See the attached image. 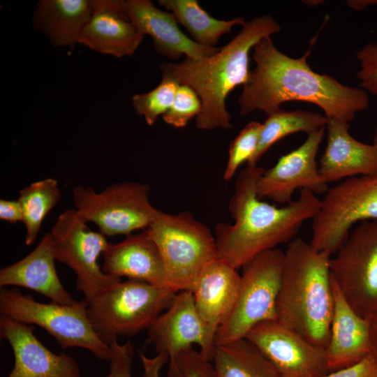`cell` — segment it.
<instances>
[{
    "label": "cell",
    "instance_id": "40",
    "mask_svg": "<svg viewBox=\"0 0 377 377\" xmlns=\"http://www.w3.org/2000/svg\"><path fill=\"white\" fill-rule=\"evenodd\" d=\"M302 2H303L304 3L306 4V5H309L310 6H314L316 5H318L319 3H322L323 2V1H319V0H316V1H302Z\"/></svg>",
    "mask_w": 377,
    "mask_h": 377
},
{
    "label": "cell",
    "instance_id": "23",
    "mask_svg": "<svg viewBox=\"0 0 377 377\" xmlns=\"http://www.w3.org/2000/svg\"><path fill=\"white\" fill-rule=\"evenodd\" d=\"M49 233L27 256L0 269V286L27 288L50 298L52 302L71 305L76 301L64 288L55 268Z\"/></svg>",
    "mask_w": 377,
    "mask_h": 377
},
{
    "label": "cell",
    "instance_id": "37",
    "mask_svg": "<svg viewBox=\"0 0 377 377\" xmlns=\"http://www.w3.org/2000/svg\"><path fill=\"white\" fill-rule=\"evenodd\" d=\"M0 219L11 223L23 221V212L17 200H0Z\"/></svg>",
    "mask_w": 377,
    "mask_h": 377
},
{
    "label": "cell",
    "instance_id": "36",
    "mask_svg": "<svg viewBox=\"0 0 377 377\" xmlns=\"http://www.w3.org/2000/svg\"><path fill=\"white\" fill-rule=\"evenodd\" d=\"M139 356L143 368L142 377H160L162 367L169 360L165 353H158L154 357H149L139 352Z\"/></svg>",
    "mask_w": 377,
    "mask_h": 377
},
{
    "label": "cell",
    "instance_id": "15",
    "mask_svg": "<svg viewBox=\"0 0 377 377\" xmlns=\"http://www.w3.org/2000/svg\"><path fill=\"white\" fill-rule=\"evenodd\" d=\"M325 133V127L307 135L297 149L282 156L276 164L260 176L256 186L260 199L269 198L287 205L297 189H307L316 195L325 193L327 184L321 177L316 156Z\"/></svg>",
    "mask_w": 377,
    "mask_h": 377
},
{
    "label": "cell",
    "instance_id": "41",
    "mask_svg": "<svg viewBox=\"0 0 377 377\" xmlns=\"http://www.w3.org/2000/svg\"><path fill=\"white\" fill-rule=\"evenodd\" d=\"M373 145L375 146V147L377 149V126H376L375 133H374V136Z\"/></svg>",
    "mask_w": 377,
    "mask_h": 377
},
{
    "label": "cell",
    "instance_id": "31",
    "mask_svg": "<svg viewBox=\"0 0 377 377\" xmlns=\"http://www.w3.org/2000/svg\"><path fill=\"white\" fill-rule=\"evenodd\" d=\"M202 104L197 93L190 87L179 84L170 108L163 115L165 123L176 128L184 127L201 113Z\"/></svg>",
    "mask_w": 377,
    "mask_h": 377
},
{
    "label": "cell",
    "instance_id": "39",
    "mask_svg": "<svg viewBox=\"0 0 377 377\" xmlns=\"http://www.w3.org/2000/svg\"><path fill=\"white\" fill-rule=\"evenodd\" d=\"M347 5L355 10H362L369 6H377V0H348Z\"/></svg>",
    "mask_w": 377,
    "mask_h": 377
},
{
    "label": "cell",
    "instance_id": "29",
    "mask_svg": "<svg viewBox=\"0 0 377 377\" xmlns=\"http://www.w3.org/2000/svg\"><path fill=\"white\" fill-rule=\"evenodd\" d=\"M179 84L162 76L161 82L152 90L132 98L136 113L144 117L149 126L153 125L160 115H163L172 106Z\"/></svg>",
    "mask_w": 377,
    "mask_h": 377
},
{
    "label": "cell",
    "instance_id": "1",
    "mask_svg": "<svg viewBox=\"0 0 377 377\" xmlns=\"http://www.w3.org/2000/svg\"><path fill=\"white\" fill-rule=\"evenodd\" d=\"M316 38L299 58L279 50L270 36L254 45L256 66L250 71L238 98L241 115L261 110L269 116L280 110L282 103L297 101L314 104L327 119L349 125L357 113L368 108L369 94L365 90L344 85L310 68L307 58Z\"/></svg>",
    "mask_w": 377,
    "mask_h": 377
},
{
    "label": "cell",
    "instance_id": "5",
    "mask_svg": "<svg viewBox=\"0 0 377 377\" xmlns=\"http://www.w3.org/2000/svg\"><path fill=\"white\" fill-rule=\"evenodd\" d=\"M144 230L156 245L168 286L175 292H192L204 269L218 259L214 235L188 212L161 211Z\"/></svg>",
    "mask_w": 377,
    "mask_h": 377
},
{
    "label": "cell",
    "instance_id": "38",
    "mask_svg": "<svg viewBox=\"0 0 377 377\" xmlns=\"http://www.w3.org/2000/svg\"><path fill=\"white\" fill-rule=\"evenodd\" d=\"M369 327V338L371 354L377 360V315L368 319Z\"/></svg>",
    "mask_w": 377,
    "mask_h": 377
},
{
    "label": "cell",
    "instance_id": "9",
    "mask_svg": "<svg viewBox=\"0 0 377 377\" xmlns=\"http://www.w3.org/2000/svg\"><path fill=\"white\" fill-rule=\"evenodd\" d=\"M75 209L85 221L94 223L105 236L129 235L145 230L161 211L149 200V186L124 182L96 193L90 186H78L73 191Z\"/></svg>",
    "mask_w": 377,
    "mask_h": 377
},
{
    "label": "cell",
    "instance_id": "26",
    "mask_svg": "<svg viewBox=\"0 0 377 377\" xmlns=\"http://www.w3.org/2000/svg\"><path fill=\"white\" fill-rule=\"evenodd\" d=\"M158 3L175 15L178 23L186 29L195 42L207 47H214L221 36L246 22L242 17L230 20L216 19L196 0H159Z\"/></svg>",
    "mask_w": 377,
    "mask_h": 377
},
{
    "label": "cell",
    "instance_id": "7",
    "mask_svg": "<svg viewBox=\"0 0 377 377\" xmlns=\"http://www.w3.org/2000/svg\"><path fill=\"white\" fill-rule=\"evenodd\" d=\"M89 303L76 301L71 305L54 302L41 303L16 288H1V316L26 325H36L53 337L63 349L79 347L97 358L110 360L111 347L99 337L87 314Z\"/></svg>",
    "mask_w": 377,
    "mask_h": 377
},
{
    "label": "cell",
    "instance_id": "3",
    "mask_svg": "<svg viewBox=\"0 0 377 377\" xmlns=\"http://www.w3.org/2000/svg\"><path fill=\"white\" fill-rule=\"evenodd\" d=\"M280 31L281 27L273 17L263 15L246 22L228 44L211 56L185 57L180 62L161 64L162 76L190 87L200 98L202 109L195 118L198 128L232 127L226 100L236 87L246 82L250 73L249 53L254 45Z\"/></svg>",
    "mask_w": 377,
    "mask_h": 377
},
{
    "label": "cell",
    "instance_id": "18",
    "mask_svg": "<svg viewBox=\"0 0 377 377\" xmlns=\"http://www.w3.org/2000/svg\"><path fill=\"white\" fill-rule=\"evenodd\" d=\"M125 8L140 32L152 38L155 50L169 59L177 60L183 54L190 59H200L220 49L202 45L189 38L179 29L172 12L158 9L149 0L125 1Z\"/></svg>",
    "mask_w": 377,
    "mask_h": 377
},
{
    "label": "cell",
    "instance_id": "20",
    "mask_svg": "<svg viewBox=\"0 0 377 377\" xmlns=\"http://www.w3.org/2000/svg\"><path fill=\"white\" fill-rule=\"evenodd\" d=\"M327 144L320 161L319 173L328 184L341 179L377 173V149L355 139L349 125L327 119Z\"/></svg>",
    "mask_w": 377,
    "mask_h": 377
},
{
    "label": "cell",
    "instance_id": "33",
    "mask_svg": "<svg viewBox=\"0 0 377 377\" xmlns=\"http://www.w3.org/2000/svg\"><path fill=\"white\" fill-rule=\"evenodd\" d=\"M210 362L191 346L179 354L177 366L180 377H219Z\"/></svg>",
    "mask_w": 377,
    "mask_h": 377
},
{
    "label": "cell",
    "instance_id": "28",
    "mask_svg": "<svg viewBox=\"0 0 377 377\" xmlns=\"http://www.w3.org/2000/svg\"><path fill=\"white\" fill-rule=\"evenodd\" d=\"M61 195L58 182L51 177L32 182L20 191L17 200L23 212L26 245L35 242L44 218L57 205Z\"/></svg>",
    "mask_w": 377,
    "mask_h": 377
},
{
    "label": "cell",
    "instance_id": "22",
    "mask_svg": "<svg viewBox=\"0 0 377 377\" xmlns=\"http://www.w3.org/2000/svg\"><path fill=\"white\" fill-rule=\"evenodd\" d=\"M240 277L237 269L218 258L204 269L192 290L197 311L214 341L234 306Z\"/></svg>",
    "mask_w": 377,
    "mask_h": 377
},
{
    "label": "cell",
    "instance_id": "4",
    "mask_svg": "<svg viewBox=\"0 0 377 377\" xmlns=\"http://www.w3.org/2000/svg\"><path fill=\"white\" fill-rule=\"evenodd\" d=\"M331 254L295 237L284 251L276 320L326 349L334 309Z\"/></svg>",
    "mask_w": 377,
    "mask_h": 377
},
{
    "label": "cell",
    "instance_id": "19",
    "mask_svg": "<svg viewBox=\"0 0 377 377\" xmlns=\"http://www.w3.org/2000/svg\"><path fill=\"white\" fill-rule=\"evenodd\" d=\"M334 309L326 348L331 372L353 365L371 354L367 319L359 316L346 301L331 275Z\"/></svg>",
    "mask_w": 377,
    "mask_h": 377
},
{
    "label": "cell",
    "instance_id": "25",
    "mask_svg": "<svg viewBox=\"0 0 377 377\" xmlns=\"http://www.w3.org/2000/svg\"><path fill=\"white\" fill-rule=\"evenodd\" d=\"M212 361L219 377H282L246 339L216 346Z\"/></svg>",
    "mask_w": 377,
    "mask_h": 377
},
{
    "label": "cell",
    "instance_id": "34",
    "mask_svg": "<svg viewBox=\"0 0 377 377\" xmlns=\"http://www.w3.org/2000/svg\"><path fill=\"white\" fill-rule=\"evenodd\" d=\"M109 372L105 377H132L131 367L134 350L132 344H119L117 341L111 345Z\"/></svg>",
    "mask_w": 377,
    "mask_h": 377
},
{
    "label": "cell",
    "instance_id": "11",
    "mask_svg": "<svg viewBox=\"0 0 377 377\" xmlns=\"http://www.w3.org/2000/svg\"><path fill=\"white\" fill-rule=\"evenodd\" d=\"M331 275L351 308L365 319L377 315V220L350 230L330 259Z\"/></svg>",
    "mask_w": 377,
    "mask_h": 377
},
{
    "label": "cell",
    "instance_id": "10",
    "mask_svg": "<svg viewBox=\"0 0 377 377\" xmlns=\"http://www.w3.org/2000/svg\"><path fill=\"white\" fill-rule=\"evenodd\" d=\"M377 220V173L344 179L329 188L312 219L311 245L335 253L353 226Z\"/></svg>",
    "mask_w": 377,
    "mask_h": 377
},
{
    "label": "cell",
    "instance_id": "21",
    "mask_svg": "<svg viewBox=\"0 0 377 377\" xmlns=\"http://www.w3.org/2000/svg\"><path fill=\"white\" fill-rule=\"evenodd\" d=\"M103 272L109 275L168 287L165 267L154 242L145 230L131 234L103 252Z\"/></svg>",
    "mask_w": 377,
    "mask_h": 377
},
{
    "label": "cell",
    "instance_id": "30",
    "mask_svg": "<svg viewBox=\"0 0 377 377\" xmlns=\"http://www.w3.org/2000/svg\"><path fill=\"white\" fill-rule=\"evenodd\" d=\"M262 128L263 124L252 121L231 142L223 174L225 180H230L243 163L251 159L258 148Z\"/></svg>",
    "mask_w": 377,
    "mask_h": 377
},
{
    "label": "cell",
    "instance_id": "12",
    "mask_svg": "<svg viewBox=\"0 0 377 377\" xmlns=\"http://www.w3.org/2000/svg\"><path fill=\"white\" fill-rule=\"evenodd\" d=\"M48 233L55 260L74 272L76 290L83 293L89 304L121 281L100 269L98 258L109 243L104 235L87 228L75 209L61 213Z\"/></svg>",
    "mask_w": 377,
    "mask_h": 377
},
{
    "label": "cell",
    "instance_id": "16",
    "mask_svg": "<svg viewBox=\"0 0 377 377\" xmlns=\"http://www.w3.org/2000/svg\"><path fill=\"white\" fill-rule=\"evenodd\" d=\"M34 326L1 316L0 336L10 345L14 366L8 377H81L76 360L47 349L34 335Z\"/></svg>",
    "mask_w": 377,
    "mask_h": 377
},
{
    "label": "cell",
    "instance_id": "35",
    "mask_svg": "<svg viewBox=\"0 0 377 377\" xmlns=\"http://www.w3.org/2000/svg\"><path fill=\"white\" fill-rule=\"evenodd\" d=\"M322 377H377V360L370 354L353 365Z\"/></svg>",
    "mask_w": 377,
    "mask_h": 377
},
{
    "label": "cell",
    "instance_id": "6",
    "mask_svg": "<svg viewBox=\"0 0 377 377\" xmlns=\"http://www.w3.org/2000/svg\"><path fill=\"white\" fill-rule=\"evenodd\" d=\"M177 293L141 281H120L89 304L88 317L99 337L110 346L119 335L131 337L147 330Z\"/></svg>",
    "mask_w": 377,
    "mask_h": 377
},
{
    "label": "cell",
    "instance_id": "14",
    "mask_svg": "<svg viewBox=\"0 0 377 377\" xmlns=\"http://www.w3.org/2000/svg\"><path fill=\"white\" fill-rule=\"evenodd\" d=\"M244 339L270 361L282 377H322L331 373L325 348L277 320L257 324Z\"/></svg>",
    "mask_w": 377,
    "mask_h": 377
},
{
    "label": "cell",
    "instance_id": "13",
    "mask_svg": "<svg viewBox=\"0 0 377 377\" xmlns=\"http://www.w3.org/2000/svg\"><path fill=\"white\" fill-rule=\"evenodd\" d=\"M147 331L157 353L169 357V377H180L177 366L178 357L193 344H198L201 355L212 361L215 343L197 311L191 291L177 292L170 306Z\"/></svg>",
    "mask_w": 377,
    "mask_h": 377
},
{
    "label": "cell",
    "instance_id": "24",
    "mask_svg": "<svg viewBox=\"0 0 377 377\" xmlns=\"http://www.w3.org/2000/svg\"><path fill=\"white\" fill-rule=\"evenodd\" d=\"M91 14V1L40 0L35 8L33 24L54 46L73 48Z\"/></svg>",
    "mask_w": 377,
    "mask_h": 377
},
{
    "label": "cell",
    "instance_id": "17",
    "mask_svg": "<svg viewBox=\"0 0 377 377\" xmlns=\"http://www.w3.org/2000/svg\"><path fill=\"white\" fill-rule=\"evenodd\" d=\"M91 4L92 14L79 44L117 58L132 56L145 36L129 20L125 1L92 0Z\"/></svg>",
    "mask_w": 377,
    "mask_h": 377
},
{
    "label": "cell",
    "instance_id": "8",
    "mask_svg": "<svg viewBox=\"0 0 377 377\" xmlns=\"http://www.w3.org/2000/svg\"><path fill=\"white\" fill-rule=\"evenodd\" d=\"M284 251H265L243 266L234 306L215 336V347L244 339L257 324L276 320Z\"/></svg>",
    "mask_w": 377,
    "mask_h": 377
},
{
    "label": "cell",
    "instance_id": "2",
    "mask_svg": "<svg viewBox=\"0 0 377 377\" xmlns=\"http://www.w3.org/2000/svg\"><path fill=\"white\" fill-rule=\"evenodd\" d=\"M263 171L257 165H247L239 172L228 205L234 223L215 227L218 258L236 269L295 239L304 222L313 219L320 207L321 200L307 189H301L297 199L282 207L263 201L256 186Z\"/></svg>",
    "mask_w": 377,
    "mask_h": 377
},
{
    "label": "cell",
    "instance_id": "32",
    "mask_svg": "<svg viewBox=\"0 0 377 377\" xmlns=\"http://www.w3.org/2000/svg\"><path fill=\"white\" fill-rule=\"evenodd\" d=\"M360 64L357 77L360 88L377 96V41L368 43L356 54Z\"/></svg>",
    "mask_w": 377,
    "mask_h": 377
},
{
    "label": "cell",
    "instance_id": "27",
    "mask_svg": "<svg viewBox=\"0 0 377 377\" xmlns=\"http://www.w3.org/2000/svg\"><path fill=\"white\" fill-rule=\"evenodd\" d=\"M325 115L307 110H280L269 116L263 124L258 148L247 165H257L259 159L277 141L298 132L307 135L326 126Z\"/></svg>",
    "mask_w": 377,
    "mask_h": 377
}]
</instances>
